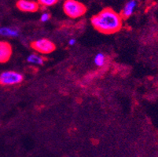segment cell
<instances>
[{
  "instance_id": "obj_13",
  "label": "cell",
  "mask_w": 158,
  "mask_h": 157,
  "mask_svg": "<svg viewBox=\"0 0 158 157\" xmlns=\"http://www.w3.org/2000/svg\"><path fill=\"white\" fill-rule=\"evenodd\" d=\"M76 43V41L75 38H71V39H69V46H74Z\"/></svg>"
},
{
  "instance_id": "obj_3",
  "label": "cell",
  "mask_w": 158,
  "mask_h": 157,
  "mask_svg": "<svg viewBox=\"0 0 158 157\" xmlns=\"http://www.w3.org/2000/svg\"><path fill=\"white\" fill-rule=\"evenodd\" d=\"M23 81V75L15 71H6L0 75V84L4 86H13L21 83Z\"/></svg>"
},
{
  "instance_id": "obj_4",
  "label": "cell",
  "mask_w": 158,
  "mask_h": 157,
  "mask_svg": "<svg viewBox=\"0 0 158 157\" xmlns=\"http://www.w3.org/2000/svg\"><path fill=\"white\" fill-rule=\"evenodd\" d=\"M32 47L34 50L42 54H49L55 50V45L47 38H40L32 43Z\"/></svg>"
},
{
  "instance_id": "obj_10",
  "label": "cell",
  "mask_w": 158,
  "mask_h": 157,
  "mask_svg": "<svg viewBox=\"0 0 158 157\" xmlns=\"http://www.w3.org/2000/svg\"><path fill=\"white\" fill-rule=\"evenodd\" d=\"M94 62H95V64L96 66H98V67H102V66H104L105 64H106V56L102 54V53H99V54H98L95 57Z\"/></svg>"
},
{
  "instance_id": "obj_2",
  "label": "cell",
  "mask_w": 158,
  "mask_h": 157,
  "mask_svg": "<svg viewBox=\"0 0 158 157\" xmlns=\"http://www.w3.org/2000/svg\"><path fill=\"white\" fill-rule=\"evenodd\" d=\"M65 14L71 18H78L83 15L87 11V8L83 3L76 0H66L63 4Z\"/></svg>"
},
{
  "instance_id": "obj_7",
  "label": "cell",
  "mask_w": 158,
  "mask_h": 157,
  "mask_svg": "<svg viewBox=\"0 0 158 157\" xmlns=\"http://www.w3.org/2000/svg\"><path fill=\"white\" fill-rule=\"evenodd\" d=\"M138 2L137 0H128L126 4L123 6V10L120 13V17L122 18H128L134 14L135 10V8L137 7Z\"/></svg>"
},
{
  "instance_id": "obj_8",
  "label": "cell",
  "mask_w": 158,
  "mask_h": 157,
  "mask_svg": "<svg viewBox=\"0 0 158 157\" xmlns=\"http://www.w3.org/2000/svg\"><path fill=\"white\" fill-rule=\"evenodd\" d=\"M20 32L18 28L11 27H2L0 28V35L6 37H11V38H15V37L19 36Z\"/></svg>"
},
{
  "instance_id": "obj_9",
  "label": "cell",
  "mask_w": 158,
  "mask_h": 157,
  "mask_svg": "<svg viewBox=\"0 0 158 157\" xmlns=\"http://www.w3.org/2000/svg\"><path fill=\"white\" fill-rule=\"evenodd\" d=\"M27 62L32 65H42L44 63V58L37 54H31L28 56Z\"/></svg>"
},
{
  "instance_id": "obj_5",
  "label": "cell",
  "mask_w": 158,
  "mask_h": 157,
  "mask_svg": "<svg viewBox=\"0 0 158 157\" xmlns=\"http://www.w3.org/2000/svg\"><path fill=\"white\" fill-rule=\"evenodd\" d=\"M17 7L23 12L34 13L39 10V5L37 2L31 0H19L17 2Z\"/></svg>"
},
{
  "instance_id": "obj_6",
  "label": "cell",
  "mask_w": 158,
  "mask_h": 157,
  "mask_svg": "<svg viewBox=\"0 0 158 157\" xmlns=\"http://www.w3.org/2000/svg\"><path fill=\"white\" fill-rule=\"evenodd\" d=\"M12 55V47L7 42L0 41V63H5Z\"/></svg>"
},
{
  "instance_id": "obj_11",
  "label": "cell",
  "mask_w": 158,
  "mask_h": 157,
  "mask_svg": "<svg viewBox=\"0 0 158 157\" xmlns=\"http://www.w3.org/2000/svg\"><path fill=\"white\" fill-rule=\"evenodd\" d=\"M38 3L43 7H49L52 6L58 2V0H37Z\"/></svg>"
},
{
  "instance_id": "obj_1",
  "label": "cell",
  "mask_w": 158,
  "mask_h": 157,
  "mask_svg": "<svg viewBox=\"0 0 158 157\" xmlns=\"http://www.w3.org/2000/svg\"><path fill=\"white\" fill-rule=\"evenodd\" d=\"M122 18L110 8H106L91 18V24L96 30L103 34H113L122 27Z\"/></svg>"
},
{
  "instance_id": "obj_12",
  "label": "cell",
  "mask_w": 158,
  "mask_h": 157,
  "mask_svg": "<svg viewBox=\"0 0 158 157\" xmlns=\"http://www.w3.org/2000/svg\"><path fill=\"white\" fill-rule=\"evenodd\" d=\"M50 14H49V13H47V12H45V13H43V14L41 15L40 21H42V22H47V21L50 20Z\"/></svg>"
}]
</instances>
